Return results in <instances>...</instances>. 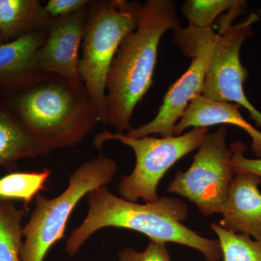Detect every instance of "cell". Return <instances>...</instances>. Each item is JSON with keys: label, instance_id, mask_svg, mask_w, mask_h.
Returning a JSON list of instances; mask_svg holds the SVG:
<instances>
[{"label": "cell", "instance_id": "3957f363", "mask_svg": "<svg viewBox=\"0 0 261 261\" xmlns=\"http://www.w3.org/2000/svg\"><path fill=\"white\" fill-rule=\"evenodd\" d=\"M2 97L29 135L53 150L79 145L100 122L84 82L59 75L44 73Z\"/></svg>", "mask_w": 261, "mask_h": 261}, {"label": "cell", "instance_id": "603a6c76", "mask_svg": "<svg viewBox=\"0 0 261 261\" xmlns=\"http://www.w3.org/2000/svg\"><path fill=\"white\" fill-rule=\"evenodd\" d=\"M5 42L4 40H3V38L2 37L1 34H0V45L1 44H4Z\"/></svg>", "mask_w": 261, "mask_h": 261}, {"label": "cell", "instance_id": "5b68a950", "mask_svg": "<svg viewBox=\"0 0 261 261\" xmlns=\"http://www.w3.org/2000/svg\"><path fill=\"white\" fill-rule=\"evenodd\" d=\"M142 4L128 0H98L88 6L80 71L104 124L108 70L123 39L137 28Z\"/></svg>", "mask_w": 261, "mask_h": 261}, {"label": "cell", "instance_id": "8992f818", "mask_svg": "<svg viewBox=\"0 0 261 261\" xmlns=\"http://www.w3.org/2000/svg\"><path fill=\"white\" fill-rule=\"evenodd\" d=\"M117 169L116 161L101 154L79 166L65 191L56 198L37 195L30 219L23 228L20 261L44 260L49 249L64 238L70 214L79 202L94 189L107 186Z\"/></svg>", "mask_w": 261, "mask_h": 261}, {"label": "cell", "instance_id": "ac0fdd59", "mask_svg": "<svg viewBox=\"0 0 261 261\" xmlns=\"http://www.w3.org/2000/svg\"><path fill=\"white\" fill-rule=\"evenodd\" d=\"M211 228L217 235L224 261H261V242L228 231L216 223Z\"/></svg>", "mask_w": 261, "mask_h": 261}, {"label": "cell", "instance_id": "277c9868", "mask_svg": "<svg viewBox=\"0 0 261 261\" xmlns=\"http://www.w3.org/2000/svg\"><path fill=\"white\" fill-rule=\"evenodd\" d=\"M260 19V15L252 13L222 34H216L213 29L188 25L176 31L175 42L185 48L207 47L208 61L202 95L216 102L242 106L248 111L249 117L257 126L261 128V113L249 101L244 90L248 71L240 60L242 46L253 36L252 25Z\"/></svg>", "mask_w": 261, "mask_h": 261}, {"label": "cell", "instance_id": "2e32d148", "mask_svg": "<svg viewBox=\"0 0 261 261\" xmlns=\"http://www.w3.org/2000/svg\"><path fill=\"white\" fill-rule=\"evenodd\" d=\"M27 207L18 208L12 200L0 199V261H20L22 221Z\"/></svg>", "mask_w": 261, "mask_h": 261}, {"label": "cell", "instance_id": "e0dca14e", "mask_svg": "<svg viewBox=\"0 0 261 261\" xmlns=\"http://www.w3.org/2000/svg\"><path fill=\"white\" fill-rule=\"evenodd\" d=\"M50 170L44 168L41 171H20L8 173L0 178V199L20 200L27 207L46 190L45 184L50 176Z\"/></svg>", "mask_w": 261, "mask_h": 261}, {"label": "cell", "instance_id": "44dd1931", "mask_svg": "<svg viewBox=\"0 0 261 261\" xmlns=\"http://www.w3.org/2000/svg\"><path fill=\"white\" fill-rule=\"evenodd\" d=\"M230 147L232 151L231 164L233 174L250 172L261 177V159H251L245 157L244 152L247 150V146L239 141L232 142Z\"/></svg>", "mask_w": 261, "mask_h": 261}, {"label": "cell", "instance_id": "9a60e30c", "mask_svg": "<svg viewBox=\"0 0 261 261\" xmlns=\"http://www.w3.org/2000/svg\"><path fill=\"white\" fill-rule=\"evenodd\" d=\"M51 20L38 0H0V34L5 43L47 31Z\"/></svg>", "mask_w": 261, "mask_h": 261}, {"label": "cell", "instance_id": "5bb4252c", "mask_svg": "<svg viewBox=\"0 0 261 261\" xmlns=\"http://www.w3.org/2000/svg\"><path fill=\"white\" fill-rule=\"evenodd\" d=\"M53 151L29 135L0 95V167L14 169L20 160L47 156Z\"/></svg>", "mask_w": 261, "mask_h": 261}, {"label": "cell", "instance_id": "4fadbf2b", "mask_svg": "<svg viewBox=\"0 0 261 261\" xmlns=\"http://www.w3.org/2000/svg\"><path fill=\"white\" fill-rule=\"evenodd\" d=\"M240 107L233 103L216 102L201 94L189 105L175 126L173 135H181L190 127L207 128L215 125H233L242 128L251 137L252 152L261 159V132L243 118Z\"/></svg>", "mask_w": 261, "mask_h": 261}, {"label": "cell", "instance_id": "7402d4cb", "mask_svg": "<svg viewBox=\"0 0 261 261\" xmlns=\"http://www.w3.org/2000/svg\"><path fill=\"white\" fill-rule=\"evenodd\" d=\"M91 0H49L44 6L49 18H63L87 8Z\"/></svg>", "mask_w": 261, "mask_h": 261}, {"label": "cell", "instance_id": "6da1fadb", "mask_svg": "<svg viewBox=\"0 0 261 261\" xmlns=\"http://www.w3.org/2000/svg\"><path fill=\"white\" fill-rule=\"evenodd\" d=\"M87 201L85 219L67 240L65 250L70 256L75 255L96 231L116 227L143 233L153 243L191 247L207 261L222 257L219 240L203 238L183 224L189 216L188 205L177 197L163 196L154 202L140 204L121 198L102 186L89 192Z\"/></svg>", "mask_w": 261, "mask_h": 261}, {"label": "cell", "instance_id": "7a4b0ae2", "mask_svg": "<svg viewBox=\"0 0 261 261\" xmlns=\"http://www.w3.org/2000/svg\"><path fill=\"white\" fill-rule=\"evenodd\" d=\"M180 27L172 0H147L139 11L137 28L122 41L106 82L105 124L123 134L132 129L136 106L153 84L161 38Z\"/></svg>", "mask_w": 261, "mask_h": 261}, {"label": "cell", "instance_id": "30bf717a", "mask_svg": "<svg viewBox=\"0 0 261 261\" xmlns=\"http://www.w3.org/2000/svg\"><path fill=\"white\" fill-rule=\"evenodd\" d=\"M209 53L207 47L198 48L187 71L168 89L163 104L152 121L125 134L133 138L152 135L161 137L173 135L175 126L183 116L190 102L202 94Z\"/></svg>", "mask_w": 261, "mask_h": 261}, {"label": "cell", "instance_id": "ffe728a7", "mask_svg": "<svg viewBox=\"0 0 261 261\" xmlns=\"http://www.w3.org/2000/svg\"><path fill=\"white\" fill-rule=\"evenodd\" d=\"M119 261H172L166 244L151 242L143 252L126 247L118 252Z\"/></svg>", "mask_w": 261, "mask_h": 261}, {"label": "cell", "instance_id": "d6986e66", "mask_svg": "<svg viewBox=\"0 0 261 261\" xmlns=\"http://www.w3.org/2000/svg\"><path fill=\"white\" fill-rule=\"evenodd\" d=\"M243 0H187L181 8L189 27L213 29L215 20L226 11L246 4Z\"/></svg>", "mask_w": 261, "mask_h": 261}, {"label": "cell", "instance_id": "cb8c5ba5", "mask_svg": "<svg viewBox=\"0 0 261 261\" xmlns=\"http://www.w3.org/2000/svg\"><path fill=\"white\" fill-rule=\"evenodd\" d=\"M259 15H261V10H260V14Z\"/></svg>", "mask_w": 261, "mask_h": 261}, {"label": "cell", "instance_id": "8fae6325", "mask_svg": "<svg viewBox=\"0 0 261 261\" xmlns=\"http://www.w3.org/2000/svg\"><path fill=\"white\" fill-rule=\"evenodd\" d=\"M261 177L239 173L233 178L221 214L220 226L228 231L244 233L261 242Z\"/></svg>", "mask_w": 261, "mask_h": 261}, {"label": "cell", "instance_id": "52a82bcc", "mask_svg": "<svg viewBox=\"0 0 261 261\" xmlns=\"http://www.w3.org/2000/svg\"><path fill=\"white\" fill-rule=\"evenodd\" d=\"M207 134V128L200 127L178 136L133 138L105 129L96 136L93 143L99 150L108 140L120 141L130 147L136 156L135 169L130 174L122 176L118 192L122 198L129 202H137L141 198L146 202H152L159 200L158 187L168 170L198 148Z\"/></svg>", "mask_w": 261, "mask_h": 261}, {"label": "cell", "instance_id": "ba28073f", "mask_svg": "<svg viewBox=\"0 0 261 261\" xmlns=\"http://www.w3.org/2000/svg\"><path fill=\"white\" fill-rule=\"evenodd\" d=\"M226 135L225 126L207 134L191 166L187 171H178L167 188L169 193L195 203L205 216L221 213L233 178L232 151L226 145Z\"/></svg>", "mask_w": 261, "mask_h": 261}, {"label": "cell", "instance_id": "7c38bea8", "mask_svg": "<svg viewBox=\"0 0 261 261\" xmlns=\"http://www.w3.org/2000/svg\"><path fill=\"white\" fill-rule=\"evenodd\" d=\"M47 30L0 45V95L19 92L44 74L38 67L37 53L47 39Z\"/></svg>", "mask_w": 261, "mask_h": 261}, {"label": "cell", "instance_id": "9c48e42d", "mask_svg": "<svg viewBox=\"0 0 261 261\" xmlns=\"http://www.w3.org/2000/svg\"><path fill=\"white\" fill-rule=\"evenodd\" d=\"M87 13L88 7L74 14L51 19L47 39L37 53L38 67L42 73L84 82L80 71V49Z\"/></svg>", "mask_w": 261, "mask_h": 261}]
</instances>
